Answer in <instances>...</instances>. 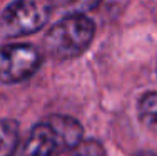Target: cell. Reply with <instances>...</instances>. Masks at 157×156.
<instances>
[{"label": "cell", "instance_id": "obj_1", "mask_svg": "<svg viewBox=\"0 0 157 156\" xmlns=\"http://www.w3.org/2000/svg\"><path fill=\"white\" fill-rule=\"evenodd\" d=\"M84 128L70 116L54 114L33 126L24 156H67L82 143Z\"/></svg>", "mask_w": 157, "mask_h": 156}, {"label": "cell", "instance_id": "obj_2", "mask_svg": "<svg viewBox=\"0 0 157 156\" xmlns=\"http://www.w3.org/2000/svg\"><path fill=\"white\" fill-rule=\"evenodd\" d=\"M95 35V25L85 14H70L50 27L44 39V47L48 55L63 61L80 55L89 49Z\"/></svg>", "mask_w": 157, "mask_h": 156}, {"label": "cell", "instance_id": "obj_3", "mask_svg": "<svg viewBox=\"0 0 157 156\" xmlns=\"http://www.w3.org/2000/svg\"><path fill=\"white\" fill-rule=\"evenodd\" d=\"M50 14V2H39V0L13 2L2 12L0 25L9 37L29 35L45 25Z\"/></svg>", "mask_w": 157, "mask_h": 156}, {"label": "cell", "instance_id": "obj_4", "mask_svg": "<svg viewBox=\"0 0 157 156\" xmlns=\"http://www.w3.org/2000/svg\"><path fill=\"white\" fill-rule=\"evenodd\" d=\"M42 55L29 44H7L0 47V82L15 84L39 70Z\"/></svg>", "mask_w": 157, "mask_h": 156}, {"label": "cell", "instance_id": "obj_5", "mask_svg": "<svg viewBox=\"0 0 157 156\" xmlns=\"http://www.w3.org/2000/svg\"><path fill=\"white\" fill-rule=\"evenodd\" d=\"M139 119L147 131L157 134V92H147L139 102Z\"/></svg>", "mask_w": 157, "mask_h": 156}, {"label": "cell", "instance_id": "obj_6", "mask_svg": "<svg viewBox=\"0 0 157 156\" xmlns=\"http://www.w3.org/2000/svg\"><path fill=\"white\" fill-rule=\"evenodd\" d=\"M18 144V124L13 119H0V156H12Z\"/></svg>", "mask_w": 157, "mask_h": 156}, {"label": "cell", "instance_id": "obj_7", "mask_svg": "<svg viewBox=\"0 0 157 156\" xmlns=\"http://www.w3.org/2000/svg\"><path fill=\"white\" fill-rule=\"evenodd\" d=\"M67 156H107L104 146L99 141L94 139H82L80 144H77Z\"/></svg>", "mask_w": 157, "mask_h": 156}, {"label": "cell", "instance_id": "obj_8", "mask_svg": "<svg viewBox=\"0 0 157 156\" xmlns=\"http://www.w3.org/2000/svg\"><path fill=\"white\" fill-rule=\"evenodd\" d=\"M134 156H157V153H152V151H139Z\"/></svg>", "mask_w": 157, "mask_h": 156}]
</instances>
